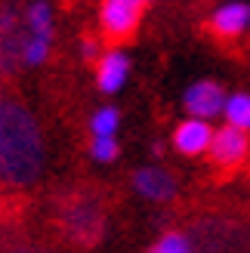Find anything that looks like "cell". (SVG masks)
Wrapping results in <instances>:
<instances>
[{"label":"cell","instance_id":"obj_9","mask_svg":"<svg viewBox=\"0 0 250 253\" xmlns=\"http://www.w3.org/2000/svg\"><path fill=\"white\" fill-rule=\"evenodd\" d=\"M130 56L124 53L121 46L105 49L102 56L96 59V86L102 96H118L130 81Z\"/></svg>","mask_w":250,"mask_h":253},{"label":"cell","instance_id":"obj_11","mask_svg":"<svg viewBox=\"0 0 250 253\" xmlns=\"http://www.w3.org/2000/svg\"><path fill=\"white\" fill-rule=\"evenodd\" d=\"M25 12V28L28 34H41V37H56V12L49 0H31Z\"/></svg>","mask_w":250,"mask_h":253},{"label":"cell","instance_id":"obj_17","mask_svg":"<svg viewBox=\"0 0 250 253\" xmlns=\"http://www.w3.org/2000/svg\"><path fill=\"white\" fill-rule=\"evenodd\" d=\"M102 53H105V49H102V43H99L96 37H81V59L83 62H93V65H96V59Z\"/></svg>","mask_w":250,"mask_h":253},{"label":"cell","instance_id":"obj_16","mask_svg":"<svg viewBox=\"0 0 250 253\" xmlns=\"http://www.w3.org/2000/svg\"><path fill=\"white\" fill-rule=\"evenodd\" d=\"M192 250V238L182 232H164L152 244V253H189Z\"/></svg>","mask_w":250,"mask_h":253},{"label":"cell","instance_id":"obj_1","mask_svg":"<svg viewBox=\"0 0 250 253\" xmlns=\"http://www.w3.org/2000/svg\"><path fill=\"white\" fill-rule=\"evenodd\" d=\"M43 167L46 145L34 111L12 96H0V185L31 188Z\"/></svg>","mask_w":250,"mask_h":253},{"label":"cell","instance_id":"obj_13","mask_svg":"<svg viewBox=\"0 0 250 253\" xmlns=\"http://www.w3.org/2000/svg\"><path fill=\"white\" fill-rule=\"evenodd\" d=\"M121 111L115 105H99L90 115V136H118Z\"/></svg>","mask_w":250,"mask_h":253},{"label":"cell","instance_id":"obj_4","mask_svg":"<svg viewBox=\"0 0 250 253\" xmlns=\"http://www.w3.org/2000/svg\"><path fill=\"white\" fill-rule=\"evenodd\" d=\"M207 158L213 161L219 170H238V167H244L247 158H250V133L241 130V126H232V124L216 126Z\"/></svg>","mask_w":250,"mask_h":253},{"label":"cell","instance_id":"obj_7","mask_svg":"<svg viewBox=\"0 0 250 253\" xmlns=\"http://www.w3.org/2000/svg\"><path fill=\"white\" fill-rule=\"evenodd\" d=\"M130 185L142 201H148V204H167V201H173L179 192L176 176L164 167H155V164H145V167L133 170Z\"/></svg>","mask_w":250,"mask_h":253},{"label":"cell","instance_id":"obj_6","mask_svg":"<svg viewBox=\"0 0 250 253\" xmlns=\"http://www.w3.org/2000/svg\"><path fill=\"white\" fill-rule=\"evenodd\" d=\"M213 133L216 126L204 121V118H192L185 115V121H179L173 126V136H170V145L176 155L182 158H201L210 151V142H213Z\"/></svg>","mask_w":250,"mask_h":253},{"label":"cell","instance_id":"obj_18","mask_svg":"<svg viewBox=\"0 0 250 253\" xmlns=\"http://www.w3.org/2000/svg\"><path fill=\"white\" fill-rule=\"evenodd\" d=\"M145 3H155V0H145Z\"/></svg>","mask_w":250,"mask_h":253},{"label":"cell","instance_id":"obj_3","mask_svg":"<svg viewBox=\"0 0 250 253\" xmlns=\"http://www.w3.org/2000/svg\"><path fill=\"white\" fill-rule=\"evenodd\" d=\"M25 12H19V6L12 3L0 6V74H16L25 65Z\"/></svg>","mask_w":250,"mask_h":253},{"label":"cell","instance_id":"obj_14","mask_svg":"<svg viewBox=\"0 0 250 253\" xmlns=\"http://www.w3.org/2000/svg\"><path fill=\"white\" fill-rule=\"evenodd\" d=\"M49 56H53V37L28 34V43H25V65H28V68H41V65H46Z\"/></svg>","mask_w":250,"mask_h":253},{"label":"cell","instance_id":"obj_12","mask_svg":"<svg viewBox=\"0 0 250 253\" xmlns=\"http://www.w3.org/2000/svg\"><path fill=\"white\" fill-rule=\"evenodd\" d=\"M222 121L250 133V93H229L226 108H222Z\"/></svg>","mask_w":250,"mask_h":253},{"label":"cell","instance_id":"obj_15","mask_svg":"<svg viewBox=\"0 0 250 253\" xmlns=\"http://www.w3.org/2000/svg\"><path fill=\"white\" fill-rule=\"evenodd\" d=\"M121 155L118 136H90V158L96 164H115Z\"/></svg>","mask_w":250,"mask_h":253},{"label":"cell","instance_id":"obj_5","mask_svg":"<svg viewBox=\"0 0 250 253\" xmlns=\"http://www.w3.org/2000/svg\"><path fill=\"white\" fill-rule=\"evenodd\" d=\"M226 86L216 84V81H195L185 86V93H182V111L185 115H192V118H204V121H216L222 118V108H226Z\"/></svg>","mask_w":250,"mask_h":253},{"label":"cell","instance_id":"obj_10","mask_svg":"<svg viewBox=\"0 0 250 253\" xmlns=\"http://www.w3.org/2000/svg\"><path fill=\"white\" fill-rule=\"evenodd\" d=\"M65 229L71 238H78L83 244H93L99 232H102V210L96 201H74L65 210Z\"/></svg>","mask_w":250,"mask_h":253},{"label":"cell","instance_id":"obj_2","mask_svg":"<svg viewBox=\"0 0 250 253\" xmlns=\"http://www.w3.org/2000/svg\"><path fill=\"white\" fill-rule=\"evenodd\" d=\"M145 0H102L99 3V31L111 43H124L139 31Z\"/></svg>","mask_w":250,"mask_h":253},{"label":"cell","instance_id":"obj_8","mask_svg":"<svg viewBox=\"0 0 250 253\" xmlns=\"http://www.w3.org/2000/svg\"><path fill=\"white\" fill-rule=\"evenodd\" d=\"M207 28L219 41H238L250 31V6L244 0H226L210 12Z\"/></svg>","mask_w":250,"mask_h":253}]
</instances>
